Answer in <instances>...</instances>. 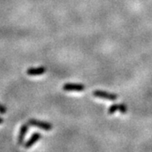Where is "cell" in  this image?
Returning a JSON list of instances; mask_svg holds the SVG:
<instances>
[{
  "label": "cell",
  "mask_w": 152,
  "mask_h": 152,
  "mask_svg": "<svg viewBox=\"0 0 152 152\" xmlns=\"http://www.w3.org/2000/svg\"><path fill=\"white\" fill-rule=\"evenodd\" d=\"M28 124L30 126H32V127H37L38 129H43L45 131H50L53 129V124L48 123V122H44V121H39V120L31 119L28 120Z\"/></svg>",
  "instance_id": "6da1fadb"
},
{
  "label": "cell",
  "mask_w": 152,
  "mask_h": 152,
  "mask_svg": "<svg viewBox=\"0 0 152 152\" xmlns=\"http://www.w3.org/2000/svg\"><path fill=\"white\" fill-rule=\"evenodd\" d=\"M93 96L96 97L101 98V99H105V100H108V101H116L118 99V95L116 94H112L104 91H95L93 92Z\"/></svg>",
  "instance_id": "7a4b0ae2"
},
{
  "label": "cell",
  "mask_w": 152,
  "mask_h": 152,
  "mask_svg": "<svg viewBox=\"0 0 152 152\" xmlns=\"http://www.w3.org/2000/svg\"><path fill=\"white\" fill-rule=\"evenodd\" d=\"M65 91H83L86 86L83 84H74V83H66L63 86Z\"/></svg>",
  "instance_id": "3957f363"
},
{
  "label": "cell",
  "mask_w": 152,
  "mask_h": 152,
  "mask_svg": "<svg viewBox=\"0 0 152 152\" xmlns=\"http://www.w3.org/2000/svg\"><path fill=\"white\" fill-rule=\"evenodd\" d=\"M29 129H30V125H29L28 123L24 124L20 127V132H19V135H18V145H21L22 144L24 143L25 138H26V135L28 134Z\"/></svg>",
  "instance_id": "277c9868"
},
{
  "label": "cell",
  "mask_w": 152,
  "mask_h": 152,
  "mask_svg": "<svg viewBox=\"0 0 152 152\" xmlns=\"http://www.w3.org/2000/svg\"><path fill=\"white\" fill-rule=\"evenodd\" d=\"M41 138H42V134L40 133H37V132L34 133L27 141L25 143V145H24L25 149H30L31 147H32Z\"/></svg>",
  "instance_id": "5b68a950"
},
{
  "label": "cell",
  "mask_w": 152,
  "mask_h": 152,
  "mask_svg": "<svg viewBox=\"0 0 152 152\" xmlns=\"http://www.w3.org/2000/svg\"><path fill=\"white\" fill-rule=\"evenodd\" d=\"M46 68L43 66L41 67H37V68H30L26 70L28 75L30 76H37V75H42L46 73Z\"/></svg>",
  "instance_id": "8992f818"
},
{
  "label": "cell",
  "mask_w": 152,
  "mask_h": 152,
  "mask_svg": "<svg viewBox=\"0 0 152 152\" xmlns=\"http://www.w3.org/2000/svg\"><path fill=\"white\" fill-rule=\"evenodd\" d=\"M118 110V104H114V105H112L108 110V113L113 114L115 113Z\"/></svg>",
  "instance_id": "52a82bcc"
},
{
  "label": "cell",
  "mask_w": 152,
  "mask_h": 152,
  "mask_svg": "<svg viewBox=\"0 0 152 152\" xmlns=\"http://www.w3.org/2000/svg\"><path fill=\"white\" fill-rule=\"evenodd\" d=\"M118 110L120 111V113L123 114H125L127 113V107L125 106V104L121 103L118 104Z\"/></svg>",
  "instance_id": "ba28073f"
},
{
  "label": "cell",
  "mask_w": 152,
  "mask_h": 152,
  "mask_svg": "<svg viewBox=\"0 0 152 152\" xmlns=\"http://www.w3.org/2000/svg\"><path fill=\"white\" fill-rule=\"evenodd\" d=\"M7 112V108H6L4 106H3L2 104H0V113L4 114Z\"/></svg>",
  "instance_id": "9c48e42d"
},
{
  "label": "cell",
  "mask_w": 152,
  "mask_h": 152,
  "mask_svg": "<svg viewBox=\"0 0 152 152\" xmlns=\"http://www.w3.org/2000/svg\"><path fill=\"white\" fill-rule=\"evenodd\" d=\"M4 119H3L2 118H0V124H4Z\"/></svg>",
  "instance_id": "30bf717a"
}]
</instances>
